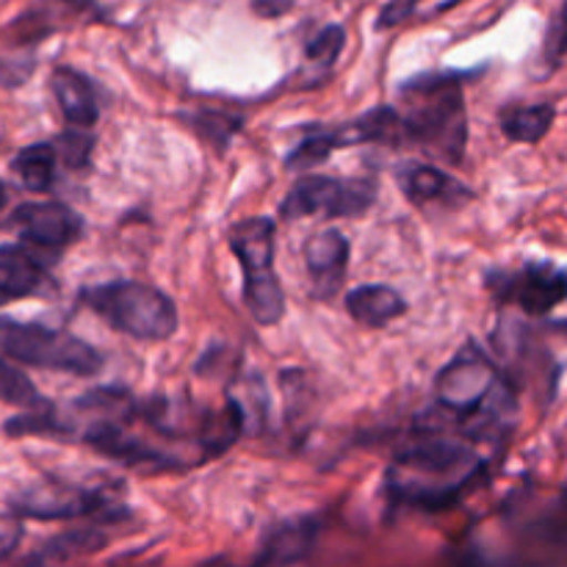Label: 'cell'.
I'll list each match as a JSON object with an SVG mask.
<instances>
[{
	"label": "cell",
	"instance_id": "obj_27",
	"mask_svg": "<svg viewBox=\"0 0 567 567\" xmlns=\"http://www.w3.org/2000/svg\"><path fill=\"white\" fill-rule=\"evenodd\" d=\"M20 537H22L20 520L9 518V515H0V563L14 551Z\"/></svg>",
	"mask_w": 567,
	"mask_h": 567
},
{
	"label": "cell",
	"instance_id": "obj_24",
	"mask_svg": "<svg viewBox=\"0 0 567 567\" xmlns=\"http://www.w3.org/2000/svg\"><path fill=\"white\" fill-rule=\"evenodd\" d=\"M92 147H94L92 133L83 131V127H70V131L59 138V150H55V153L61 155V161H64L66 166L81 169V166L89 164Z\"/></svg>",
	"mask_w": 567,
	"mask_h": 567
},
{
	"label": "cell",
	"instance_id": "obj_7",
	"mask_svg": "<svg viewBox=\"0 0 567 567\" xmlns=\"http://www.w3.org/2000/svg\"><path fill=\"white\" fill-rule=\"evenodd\" d=\"M116 509L114 485H75L50 480L11 498V513L37 520H72L89 515H111Z\"/></svg>",
	"mask_w": 567,
	"mask_h": 567
},
{
	"label": "cell",
	"instance_id": "obj_13",
	"mask_svg": "<svg viewBox=\"0 0 567 567\" xmlns=\"http://www.w3.org/2000/svg\"><path fill=\"white\" fill-rule=\"evenodd\" d=\"M399 186L415 205H441V208H457L460 203L471 199V188H465L457 177L446 175L437 166H408L399 175Z\"/></svg>",
	"mask_w": 567,
	"mask_h": 567
},
{
	"label": "cell",
	"instance_id": "obj_15",
	"mask_svg": "<svg viewBox=\"0 0 567 567\" xmlns=\"http://www.w3.org/2000/svg\"><path fill=\"white\" fill-rule=\"evenodd\" d=\"M316 532L319 524L310 518L288 520V524L277 526L264 543V551H260L258 563L252 567H291L299 559L308 557L310 546L316 543Z\"/></svg>",
	"mask_w": 567,
	"mask_h": 567
},
{
	"label": "cell",
	"instance_id": "obj_28",
	"mask_svg": "<svg viewBox=\"0 0 567 567\" xmlns=\"http://www.w3.org/2000/svg\"><path fill=\"white\" fill-rule=\"evenodd\" d=\"M291 6L293 0H252L255 14L266 17V20H271V17H282Z\"/></svg>",
	"mask_w": 567,
	"mask_h": 567
},
{
	"label": "cell",
	"instance_id": "obj_25",
	"mask_svg": "<svg viewBox=\"0 0 567 567\" xmlns=\"http://www.w3.org/2000/svg\"><path fill=\"white\" fill-rule=\"evenodd\" d=\"M565 53H567V0H563L557 14H554L551 22H548L546 42H543V61L554 70V66L565 59Z\"/></svg>",
	"mask_w": 567,
	"mask_h": 567
},
{
	"label": "cell",
	"instance_id": "obj_10",
	"mask_svg": "<svg viewBox=\"0 0 567 567\" xmlns=\"http://www.w3.org/2000/svg\"><path fill=\"white\" fill-rule=\"evenodd\" d=\"M9 225L17 236L33 249L42 252H61L64 247L75 244L83 233L81 216L64 203H25L11 214Z\"/></svg>",
	"mask_w": 567,
	"mask_h": 567
},
{
	"label": "cell",
	"instance_id": "obj_29",
	"mask_svg": "<svg viewBox=\"0 0 567 567\" xmlns=\"http://www.w3.org/2000/svg\"><path fill=\"white\" fill-rule=\"evenodd\" d=\"M3 205H6V186L0 183V210H3Z\"/></svg>",
	"mask_w": 567,
	"mask_h": 567
},
{
	"label": "cell",
	"instance_id": "obj_16",
	"mask_svg": "<svg viewBox=\"0 0 567 567\" xmlns=\"http://www.w3.org/2000/svg\"><path fill=\"white\" fill-rule=\"evenodd\" d=\"M347 310L358 324L380 330V327L391 324L393 319L404 316L408 302L391 286H360L354 291H349Z\"/></svg>",
	"mask_w": 567,
	"mask_h": 567
},
{
	"label": "cell",
	"instance_id": "obj_4",
	"mask_svg": "<svg viewBox=\"0 0 567 567\" xmlns=\"http://www.w3.org/2000/svg\"><path fill=\"white\" fill-rule=\"evenodd\" d=\"M81 302L105 324L136 341H166L177 330L175 302L150 282L116 280L89 286L81 291Z\"/></svg>",
	"mask_w": 567,
	"mask_h": 567
},
{
	"label": "cell",
	"instance_id": "obj_22",
	"mask_svg": "<svg viewBox=\"0 0 567 567\" xmlns=\"http://www.w3.org/2000/svg\"><path fill=\"white\" fill-rule=\"evenodd\" d=\"M338 150L336 133L332 131H310L297 147L288 153L286 166L291 172H310L316 169L319 164H324L332 153Z\"/></svg>",
	"mask_w": 567,
	"mask_h": 567
},
{
	"label": "cell",
	"instance_id": "obj_5",
	"mask_svg": "<svg viewBox=\"0 0 567 567\" xmlns=\"http://www.w3.org/2000/svg\"><path fill=\"white\" fill-rule=\"evenodd\" d=\"M230 249L244 271V305L258 324L271 327L286 313V293L275 271V221L252 216L230 230Z\"/></svg>",
	"mask_w": 567,
	"mask_h": 567
},
{
	"label": "cell",
	"instance_id": "obj_8",
	"mask_svg": "<svg viewBox=\"0 0 567 567\" xmlns=\"http://www.w3.org/2000/svg\"><path fill=\"white\" fill-rule=\"evenodd\" d=\"M374 203V188L369 183L338 181L324 175H305L293 183L288 197L282 199L280 214L286 219H302V216H360Z\"/></svg>",
	"mask_w": 567,
	"mask_h": 567
},
{
	"label": "cell",
	"instance_id": "obj_1",
	"mask_svg": "<svg viewBox=\"0 0 567 567\" xmlns=\"http://www.w3.org/2000/svg\"><path fill=\"white\" fill-rule=\"evenodd\" d=\"M485 460L454 437H424L404 449L391 465L388 491L399 504L421 509L452 507L480 480Z\"/></svg>",
	"mask_w": 567,
	"mask_h": 567
},
{
	"label": "cell",
	"instance_id": "obj_2",
	"mask_svg": "<svg viewBox=\"0 0 567 567\" xmlns=\"http://www.w3.org/2000/svg\"><path fill=\"white\" fill-rule=\"evenodd\" d=\"M435 391L437 410L452 415L471 441H487L515 413L513 393L476 347H465L437 374Z\"/></svg>",
	"mask_w": 567,
	"mask_h": 567
},
{
	"label": "cell",
	"instance_id": "obj_9",
	"mask_svg": "<svg viewBox=\"0 0 567 567\" xmlns=\"http://www.w3.org/2000/svg\"><path fill=\"white\" fill-rule=\"evenodd\" d=\"M487 288L504 305H518L529 316H543L567 299V271L554 264H526L518 271H493Z\"/></svg>",
	"mask_w": 567,
	"mask_h": 567
},
{
	"label": "cell",
	"instance_id": "obj_6",
	"mask_svg": "<svg viewBox=\"0 0 567 567\" xmlns=\"http://www.w3.org/2000/svg\"><path fill=\"white\" fill-rule=\"evenodd\" d=\"M0 352L20 365L64 371L75 377H92L103 369V358L86 341L66 330L31 324V321L0 319Z\"/></svg>",
	"mask_w": 567,
	"mask_h": 567
},
{
	"label": "cell",
	"instance_id": "obj_21",
	"mask_svg": "<svg viewBox=\"0 0 567 567\" xmlns=\"http://www.w3.org/2000/svg\"><path fill=\"white\" fill-rule=\"evenodd\" d=\"M0 402L22 410H33L44 404V399L39 396L33 382L17 365H11L3 352H0Z\"/></svg>",
	"mask_w": 567,
	"mask_h": 567
},
{
	"label": "cell",
	"instance_id": "obj_20",
	"mask_svg": "<svg viewBox=\"0 0 567 567\" xmlns=\"http://www.w3.org/2000/svg\"><path fill=\"white\" fill-rule=\"evenodd\" d=\"M186 125L197 133L203 142H208L210 147L225 150L230 144V138L241 131V116L225 114V111H210V109H199L194 114L183 116Z\"/></svg>",
	"mask_w": 567,
	"mask_h": 567
},
{
	"label": "cell",
	"instance_id": "obj_12",
	"mask_svg": "<svg viewBox=\"0 0 567 567\" xmlns=\"http://www.w3.org/2000/svg\"><path fill=\"white\" fill-rule=\"evenodd\" d=\"M50 282L48 260L25 247H0V308L44 291Z\"/></svg>",
	"mask_w": 567,
	"mask_h": 567
},
{
	"label": "cell",
	"instance_id": "obj_19",
	"mask_svg": "<svg viewBox=\"0 0 567 567\" xmlns=\"http://www.w3.org/2000/svg\"><path fill=\"white\" fill-rule=\"evenodd\" d=\"M105 543V535L97 529H83V532H70V535H61L55 540H50L48 546L39 554H33L28 559L25 567H48L59 563H70V559L83 557V554L100 551Z\"/></svg>",
	"mask_w": 567,
	"mask_h": 567
},
{
	"label": "cell",
	"instance_id": "obj_11",
	"mask_svg": "<svg viewBox=\"0 0 567 567\" xmlns=\"http://www.w3.org/2000/svg\"><path fill=\"white\" fill-rule=\"evenodd\" d=\"M305 266H308L313 297H336L338 288L347 280L349 241L338 230L316 233V236L305 244Z\"/></svg>",
	"mask_w": 567,
	"mask_h": 567
},
{
	"label": "cell",
	"instance_id": "obj_18",
	"mask_svg": "<svg viewBox=\"0 0 567 567\" xmlns=\"http://www.w3.org/2000/svg\"><path fill=\"white\" fill-rule=\"evenodd\" d=\"M554 116H557V109L551 103L515 105L502 114V131L509 142L535 144L551 131Z\"/></svg>",
	"mask_w": 567,
	"mask_h": 567
},
{
	"label": "cell",
	"instance_id": "obj_23",
	"mask_svg": "<svg viewBox=\"0 0 567 567\" xmlns=\"http://www.w3.org/2000/svg\"><path fill=\"white\" fill-rule=\"evenodd\" d=\"M343 44H347V33H343V28L341 25H327L324 31L316 33V37L310 39L308 48H305L308 64L319 66L321 72H327L338 61Z\"/></svg>",
	"mask_w": 567,
	"mask_h": 567
},
{
	"label": "cell",
	"instance_id": "obj_14",
	"mask_svg": "<svg viewBox=\"0 0 567 567\" xmlns=\"http://www.w3.org/2000/svg\"><path fill=\"white\" fill-rule=\"evenodd\" d=\"M53 94L70 127H83V131H89V127H94V122L100 120L97 94H94L92 83H89L81 72L70 70V66H59V70L53 72Z\"/></svg>",
	"mask_w": 567,
	"mask_h": 567
},
{
	"label": "cell",
	"instance_id": "obj_26",
	"mask_svg": "<svg viewBox=\"0 0 567 567\" xmlns=\"http://www.w3.org/2000/svg\"><path fill=\"white\" fill-rule=\"evenodd\" d=\"M33 59H0V86H22L31 78Z\"/></svg>",
	"mask_w": 567,
	"mask_h": 567
},
{
	"label": "cell",
	"instance_id": "obj_17",
	"mask_svg": "<svg viewBox=\"0 0 567 567\" xmlns=\"http://www.w3.org/2000/svg\"><path fill=\"white\" fill-rule=\"evenodd\" d=\"M55 164H59V153L53 144H28L11 158V172L20 177L28 192L44 194L53 188Z\"/></svg>",
	"mask_w": 567,
	"mask_h": 567
},
{
	"label": "cell",
	"instance_id": "obj_3",
	"mask_svg": "<svg viewBox=\"0 0 567 567\" xmlns=\"http://www.w3.org/2000/svg\"><path fill=\"white\" fill-rule=\"evenodd\" d=\"M399 111L404 138L443 164H460L468 144V111L457 75H421L404 83Z\"/></svg>",
	"mask_w": 567,
	"mask_h": 567
}]
</instances>
